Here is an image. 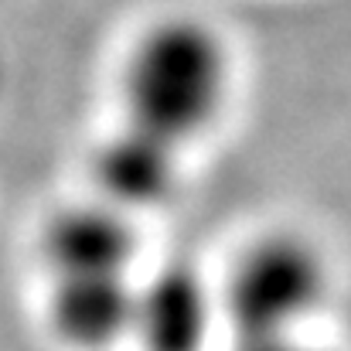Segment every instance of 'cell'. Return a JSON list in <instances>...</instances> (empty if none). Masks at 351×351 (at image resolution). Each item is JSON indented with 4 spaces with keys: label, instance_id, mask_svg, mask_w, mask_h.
Masks as SVG:
<instances>
[{
    "label": "cell",
    "instance_id": "cell-6",
    "mask_svg": "<svg viewBox=\"0 0 351 351\" xmlns=\"http://www.w3.org/2000/svg\"><path fill=\"white\" fill-rule=\"evenodd\" d=\"M136 276H55L48 280V328L75 351H106L130 338Z\"/></svg>",
    "mask_w": 351,
    "mask_h": 351
},
{
    "label": "cell",
    "instance_id": "cell-1",
    "mask_svg": "<svg viewBox=\"0 0 351 351\" xmlns=\"http://www.w3.org/2000/svg\"><path fill=\"white\" fill-rule=\"evenodd\" d=\"M232 86V48L208 21L157 17L140 27L119 65L123 123L188 150L222 119Z\"/></svg>",
    "mask_w": 351,
    "mask_h": 351
},
{
    "label": "cell",
    "instance_id": "cell-3",
    "mask_svg": "<svg viewBox=\"0 0 351 351\" xmlns=\"http://www.w3.org/2000/svg\"><path fill=\"white\" fill-rule=\"evenodd\" d=\"M222 328L219 287L188 263L136 276L130 341L143 351H205Z\"/></svg>",
    "mask_w": 351,
    "mask_h": 351
},
{
    "label": "cell",
    "instance_id": "cell-2",
    "mask_svg": "<svg viewBox=\"0 0 351 351\" xmlns=\"http://www.w3.org/2000/svg\"><path fill=\"white\" fill-rule=\"evenodd\" d=\"M215 287L232 341L300 335L314 328L331 297V263L311 235L269 229L235 252Z\"/></svg>",
    "mask_w": 351,
    "mask_h": 351
},
{
    "label": "cell",
    "instance_id": "cell-5",
    "mask_svg": "<svg viewBox=\"0 0 351 351\" xmlns=\"http://www.w3.org/2000/svg\"><path fill=\"white\" fill-rule=\"evenodd\" d=\"M181 147L119 119L93 154L99 202L126 215L160 208L181 188Z\"/></svg>",
    "mask_w": 351,
    "mask_h": 351
},
{
    "label": "cell",
    "instance_id": "cell-4",
    "mask_svg": "<svg viewBox=\"0 0 351 351\" xmlns=\"http://www.w3.org/2000/svg\"><path fill=\"white\" fill-rule=\"evenodd\" d=\"M136 222L106 202L62 208L41 232L45 280L55 276H133Z\"/></svg>",
    "mask_w": 351,
    "mask_h": 351
},
{
    "label": "cell",
    "instance_id": "cell-7",
    "mask_svg": "<svg viewBox=\"0 0 351 351\" xmlns=\"http://www.w3.org/2000/svg\"><path fill=\"white\" fill-rule=\"evenodd\" d=\"M232 351H331L321 345L311 331L300 335H276V338H245V341H232Z\"/></svg>",
    "mask_w": 351,
    "mask_h": 351
}]
</instances>
